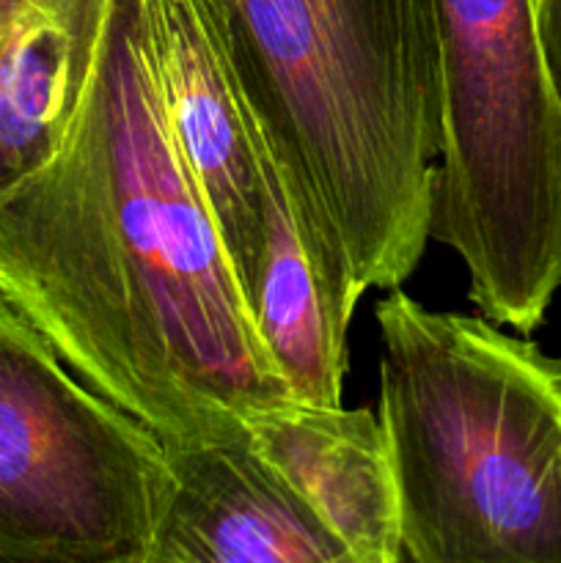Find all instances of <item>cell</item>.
<instances>
[{
  "label": "cell",
  "instance_id": "10",
  "mask_svg": "<svg viewBox=\"0 0 561 563\" xmlns=\"http://www.w3.org/2000/svg\"><path fill=\"white\" fill-rule=\"evenodd\" d=\"M531 5L544 64L553 80L556 97L561 99V0H531Z\"/></svg>",
  "mask_w": 561,
  "mask_h": 563
},
{
  "label": "cell",
  "instance_id": "2",
  "mask_svg": "<svg viewBox=\"0 0 561 563\" xmlns=\"http://www.w3.org/2000/svg\"><path fill=\"white\" fill-rule=\"evenodd\" d=\"M248 102L358 295L421 262L443 143L432 0H223Z\"/></svg>",
  "mask_w": 561,
  "mask_h": 563
},
{
  "label": "cell",
  "instance_id": "8",
  "mask_svg": "<svg viewBox=\"0 0 561 563\" xmlns=\"http://www.w3.org/2000/svg\"><path fill=\"white\" fill-rule=\"evenodd\" d=\"M242 427L344 544L350 563L405 561L399 489L377 412L284 396L245 412Z\"/></svg>",
  "mask_w": 561,
  "mask_h": 563
},
{
  "label": "cell",
  "instance_id": "1",
  "mask_svg": "<svg viewBox=\"0 0 561 563\" xmlns=\"http://www.w3.org/2000/svg\"><path fill=\"white\" fill-rule=\"evenodd\" d=\"M0 297L163 443L289 396L165 104L141 0H113L47 159L0 185Z\"/></svg>",
  "mask_w": 561,
  "mask_h": 563
},
{
  "label": "cell",
  "instance_id": "4",
  "mask_svg": "<svg viewBox=\"0 0 561 563\" xmlns=\"http://www.w3.org/2000/svg\"><path fill=\"white\" fill-rule=\"evenodd\" d=\"M443 143L429 240L479 313L534 333L561 289V99L531 0H432Z\"/></svg>",
  "mask_w": 561,
  "mask_h": 563
},
{
  "label": "cell",
  "instance_id": "9",
  "mask_svg": "<svg viewBox=\"0 0 561 563\" xmlns=\"http://www.w3.org/2000/svg\"><path fill=\"white\" fill-rule=\"evenodd\" d=\"M113 0H0V185L47 159L91 75Z\"/></svg>",
  "mask_w": 561,
  "mask_h": 563
},
{
  "label": "cell",
  "instance_id": "7",
  "mask_svg": "<svg viewBox=\"0 0 561 563\" xmlns=\"http://www.w3.org/2000/svg\"><path fill=\"white\" fill-rule=\"evenodd\" d=\"M163 445L170 484L146 563H350L245 427Z\"/></svg>",
  "mask_w": 561,
  "mask_h": 563
},
{
  "label": "cell",
  "instance_id": "5",
  "mask_svg": "<svg viewBox=\"0 0 561 563\" xmlns=\"http://www.w3.org/2000/svg\"><path fill=\"white\" fill-rule=\"evenodd\" d=\"M165 445L0 297V563H146Z\"/></svg>",
  "mask_w": 561,
  "mask_h": 563
},
{
  "label": "cell",
  "instance_id": "6",
  "mask_svg": "<svg viewBox=\"0 0 561 563\" xmlns=\"http://www.w3.org/2000/svg\"><path fill=\"white\" fill-rule=\"evenodd\" d=\"M165 104L253 317L264 176L223 0H141Z\"/></svg>",
  "mask_w": 561,
  "mask_h": 563
},
{
  "label": "cell",
  "instance_id": "3",
  "mask_svg": "<svg viewBox=\"0 0 561 563\" xmlns=\"http://www.w3.org/2000/svg\"><path fill=\"white\" fill-rule=\"evenodd\" d=\"M374 319L405 561L561 563V357L402 286Z\"/></svg>",
  "mask_w": 561,
  "mask_h": 563
}]
</instances>
